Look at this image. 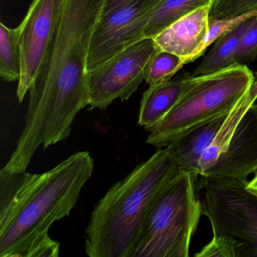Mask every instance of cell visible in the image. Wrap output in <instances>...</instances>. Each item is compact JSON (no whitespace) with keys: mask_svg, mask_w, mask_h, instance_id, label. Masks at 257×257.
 <instances>
[{"mask_svg":"<svg viewBox=\"0 0 257 257\" xmlns=\"http://www.w3.org/2000/svg\"><path fill=\"white\" fill-rule=\"evenodd\" d=\"M196 192L202 215L210 221L212 238L228 257H257V195L247 180L200 176Z\"/></svg>","mask_w":257,"mask_h":257,"instance_id":"6","label":"cell"},{"mask_svg":"<svg viewBox=\"0 0 257 257\" xmlns=\"http://www.w3.org/2000/svg\"><path fill=\"white\" fill-rule=\"evenodd\" d=\"M134 0H106L104 7H103V13H106L120 6L124 5L127 3L132 2Z\"/></svg>","mask_w":257,"mask_h":257,"instance_id":"22","label":"cell"},{"mask_svg":"<svg viewBox=\"0 0 257 257\" xmlns=\"http://www.w3.org/2000/svg\"><path fill=\"white\" fill-rule=\"evenodd\" d=\"M159 50L153 38H145L88 71L90 109L103 110L115 100H128L144 80V70Z\"/></svg>","mask_w":257,"mask_h":257,"instance_id":"7","label":"cell"},{"mask_svg":"<svg viewBox=\"0 0 257 257\" xmlns=\"http://www.w3.org/2000/svg\"><path fill=\"white\" fill-rule=\"evenodd\" d=\"M257 0H213L210 19H222L256 10Z\"/></svg>","mask_w":257,"mask_h":257,"instance_id":"21","label":"cell"},{"mask_svg":"<svg viewBox=\"0 0 257 257\" xmlns=\"http://www.w3.org/2000/svg\"><path fill=\"white\" fill-rule=\"evenodd\" d=\"M227 115L198 124L167 147L180 171L199 176L201 157L213 142Z\"/></svg>","mask_w":257,"mask_h":257,"instance_id":"13","label":"cell"},{"mask_svg":"<svg viewBox=\"0 0 257 257\" xmlns=\"http://www.w3.org/2000/svg\"><path fill=\"white\" fill-rule=\"evenodd\" d=\"M252 19L245 21L239 26L223 34L214 42L213 47L204 54L202 60L191 73L192 76H204L232 65L234 55L242 36Z\"/></svg>","mask_w":257,"mask_h":257,"instance_id":"15","label":"cell"},{"mask_svg":"<svg viewBox=\"0 0 257 257\" xmlns=\"http://www.w3.org/2000/svg\"><path fill=\"white\" fill-rule=\"evenodd\" d=\"M255 79L257 80V71L256 73H255Z\"/></svg>","mask_w":257,"mask_h":257,"instance_id":"24","label":"cell"},{"mask_svg":"<svg viewBox=\"0 0 257 257\" xmlns=\"http://www.w3.org/2000/svg\"><path fill=\"white\" fill-rule=\"evenodd\" d=\"M160 1L134 0L102 13L91 36L87 70L96 68L145 39L149 18Z\"/></svg>","mask_w":257,"mask_h":257,"instance_id":"8","label":"cell"},{"mask_svg":"<svg viewBox=\"0 0 257 257\" xmlns=\"http://www.w3.org/2000/svg\"><path fill=\"white\" fill-rule=\"evenodd\" d=\"M257 59V16L252 18L240 39L233 64L246 65Z\"/></svg>","mask_w":257,"mask_h":257,"instance_id":"20","label":"cell"},{"mask_svg":"<svg viewBox=\"0 0 257 257\" xmlns=\"http://www.w3.org/2000/svg\"><path fill=\"white\" fill-rule=\"evenodd\" d=\"M246 65L232 64L193 81L175 107L150 131L147 144L165 148L198 124L227 115L255 81Z\"/></svg>","mask_w":257,"mask_h":257,"instance_id":"4","label":"cell"},{"mask_svg":"<svg viewBox=\"0 0 257 257\" xmlns=\"http://www.w3.org/2000/svg\"><path fill=\"white\" fill-rule=\"evenodd\" d=\"M64 0H33L18 27L22 75L17 97L22 103L38 76L59 25Z\"/></svg>","mask_w":257,"mask_h":257,"instance_id":"9","label":"cell"},{"mask_svg":"<svg viewBox=\"0 0 257 257\" xmlns=\"http://www.w3.org/2000/svg\"><path fill=\"white\" fill-rule=\"evenodd\" d=\"M22 75V55L19 29L0 24V76L5 82L19 81Z\"/></svg>","mask_w":257,"mask_h":257,"instance_id":"17","label":"cell"},{"mask_svg":"<svg viewBox=\"0 0 257 257\" xmlns=\"http://www.w3.org/2000/svg\"><path fill=\"white\" fill-rule=\"evenodd\" d=\"M105 2L64 0L53 41L29 90L25 128L8 169L26 171L40 146L67 140L76 115L89 104L88 50Z\"/></svg>","mask_w":257,"mask_h":257,"instance_id":"1","label":"cell"},{"mask_svg":"<svg viewBox=\"0 0 257 257\" xmlns=\"http://www.w3.org/2000/svg\"><path fill=\"white\" fill-rule=\"evenodd\" d=\"M247 187L249 190L257 195V173L254 175L253 178L248 182Z\"/></svg>","mask_w":257,"mask_h":257,"instance_id":"23","label":"cell"},{"mask_svg":"<svg viewBox=\"0 0 257 257\" xmlns=\"http://www.w3.org/2000/svg\"><path fill=\"white\" fill-rule=\"evenodd\" d=\"M213 0H161L152 12L146 38H154L167 28L197 9L211 5Z\"/></svg>","mask_w":257,"mask_h":257,"instance_id":"16","label":"cell"},{"mask_svg":"<svg viewBox=\"0 0 257 257\" xmlns=\"http://www.w3.org/2000/svg\"><path fill=\"white\" fill-rule=\"evenodd\" d=\"M93 171L88 151L41 174L0 171V257H58L49 229L70 214Z\"/></svg>","mask_w":257,"mask_h":257,"instance_id":"2","label":"cell"},{"mask_svg":"<svg viewBox=\"0 0 257 257\" xmlns=\"http://www.w3.org/2000/svg\"><path fill=\"white\" fill-rule=\"evenodd\" d=\"M199 176L181 172L159 194L132 257H189L192 237L202 215L197 195Z\"/></svg>","mask_w":257,"mask_h":257,"instance_id":"5","label":"cell"},{"mask_svg":"<svg viewBox=\"0 0 257 257\" xmlns=\"http://www.w3.org/2000/svg\"><path fill=\"white\" fill-rule=\"evenodd\" d=\"M180 172L165 147L114 184L91 213L85 230L86 253L91 257H132L153 204Z\"/></svg>","mask_w":257,"mask_h":257,"instance_id":"3","label":"cell"},{"mask_svg":"<svg viewBox=\"0 0 257 257\" xmlns=\"http://www.w3.org/2000/svg\"><path fill=\"white\" fill-rule=\"evenodd\" d=\"M210 7L194 10L158 34L153 39L159 49L178 55L185 65L192 62L208 33Z\"/></svg>","mask_w":257,"mask_h":257,"instance_id":"11","label":"cell"},{"mask_svg":"<svg viewBox=\"0 0 257 257\" xmlns=\"http://www.w3.org/2000/svg\"><path fill=\"white\" fill-rule=\"evenodd\" d=\"M255 16H257V9L243 13V14L239 15V16L226 18V19H213V20H210V19L208 33H207L202 44L201 45L199 49L194 55L192 62L204 55L207 48L210 45L213 44L221 36L226 34L227 32L231 31V30L234 29V28L239 26L240 24L244 22L245 21L252 19V18L255 17Z\"/></svg>","mask_w":257,"mask_h":257,"instance_id":"19","label":"cell"},{"mask_svg":"<svg viewBox=\"0 0 257 257\" xmlns=\"http://www.w3.org/2000/svg\"><path fill=\"white\" fill-rule=\"evenodd\" d=\"M257 173V104L254 103L237 124L226 150L203 177L247 180Z\"/></svg>","mask_w":257,"mask_h":257,"instance_id":"10","label":"cell"},{"mask_svg":"<svg viewBox=\"0 0 257 257\" xmlns=\"http://www.w3.org/2000/svg\"><path fill=\"white\" fill-rule=\"evenodd\" d=\"M256 100L257 80L255 79L249 89L228 114L213 142L203 154L199 164V176L204 175L226 150L237 124Z\"/></svg>","mask_w":257,"mask_h":257,"instance_id":"14","label":"cell"},{"mask_svg":"<svg viewBox=\"0 0 257 257\" xmlns=\"http://www.w3.org/2000/svg\"><path fill=\"white\" fill-rule=\"evenodd\" d=\"M192 81L191 73H183L168 82L150 85L141 99L139 125L150 132L175 107Z\"/></svg>","mask_w":257,"mask_h":257,"instance_id":"12","label":"cell"},{"mask_svg":"<svg viewBox=\"0 0 257 257\" xmlns=\"http://www.w3.org/2000/svg\"><path fill=\"white\" fill-rule=\"evenodd\" d=\"M185 65L183 58L167 51L159 50L150 60L144 70V81L154 85L168 82Z\"/></svg>","mask_w":257,"mask_h":257,"instance_id":"18","label":"cell"}]
</instances>
